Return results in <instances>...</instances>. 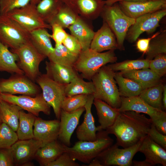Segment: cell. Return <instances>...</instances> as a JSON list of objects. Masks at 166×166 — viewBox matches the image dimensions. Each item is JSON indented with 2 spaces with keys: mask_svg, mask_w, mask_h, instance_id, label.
I'll return each instance as SVG.
<instances>
[{
  "mask_svg": "<svg viewBox=\"0 0 166 166\" xmlns=\"http://www.w3.org/2000/svg\"><path fill=\"white\" fill-rule=\"evenodd\" d=\"M138 152L144 155L145 160L152 166L157 164L166 166V150L154 141L148 135L144 138Z\"/></svg>",
  "mask_w": 166,
  "mask_h": 166,
  "instance_id": "cell-21",
  "label": "cell"
},
{
  "mask_svg": "<svg viewBox=\"0 0 166 166\" xmlns=\"http://www.w3.org/2000/svg\"><path fill=\"white\" fill-rule=\"evenodd\" d=\"M63 3L72 8V2L73 0H59Z\"/></svg>",
  "mask_w": 166,
  "mask_h": 166,
  "instance_id": "cell-55",
  "label": "cell"
},
{
  "mask_svg": "<svg viewBox=\"0 0 166 166\" xmlns=\"http://www.w3.org/2000/svg\"><path fill=\"white\" fill-rule=\"evenodd\" d=\"M32 0H0V15H5L12 10L23 7Z\"/></svg>",
  "mask_w": 166,
  "mask_h": 166,
  "instance_id": "cell-43",
  "label": "cell"
},
{
  "mask_svg": "<svg viewBox=\"0 0 166 166\" xmlns=\"http://www.w3.org/2000/svg\"><path fill=\"white\" fill-rule=\"evenodd\" d=\"M2 122V120H1V117H0V124Z\"/></svg>",
  "mask_w": 166,
  "mask_h": 166,
  "instance_id": "cell-57",
  "label": "cell"
},
{
  "mask_svg": "<svg viewBox=\"0 0 166 166\" xmlns=\"http://www.w3.org/2000/svg\"><path fill=\"white\" fill-rule=\"evenodd\" d=\"M147 135L154 141L166 150V135L159 132L152 123L148 131Z\"/></svg>",
  "mask_w": 166,
  "mask_h": 166,
  "instance_id": "cell-47",
  "label": "cell"
},
{
  "mask_svg": "<svg viewBox=\"0 0 166 166\" xmlns=\"http://www.w3.org/2000/svg\"><path fill=\"white\" fill-rule=\"evenodd\" d=\"M121 103L118 109L120 112L131 111L148 115L152 122L166 115L164 110L153 108L145 102L139 96L131 97H121Z\"/></svg>",
  "mask_w": 166,
  "mask_h": 166,
  "instance_id": "cell-16",
  "label": "cell"
},
{
  "mask_svg": "<svg viewBox=\"0 0 166 166\" xmlns=\"http://www.w3.org/2000/svg\"><path fill=\"white\" fill-rule=\"evenodd\" d=\"M114 78L121 97L138 96L143 90L142 86L132 80L124 77L120 72H115Z\"/></svg>",
  "mask_w": 166,
  "mask_h": 166,
  "instance_id": "cell-31",
  "label": "cell"
},
{
  "mask_svg": "<svg viewBox=\"0 0 166 166\" xmlns=\"http://www.w3.org/2000/svg\"><path fill=\"white\" fill-rule=\"evenodd\" d=\"M68 28L79 42L82 50L90 48L95 32L80 16Z\"/></svg>",
  "mask_w": 166,
  "mask_h": 166,
  "instance_id": "cell-28",
  "label": "cell"
},
{
  "mask_svg": "<svg viewBox=\"0 0 166 166\" xmlns=\"http://www.w3.org/2000/svg\"><path fill=\"white\" fill-rule=\"evenodd\" d=\"M36 117L30 113H26L23 109L20 111L19 123L16 131L18 140L34 138V125Z\"/></svg>",
  "mask_w": 166,
  "mask_h": 166,
  "instance_id": "cell-33",
  "label": "cell"
},
{
  "mask_svg": "<svg viewBox=\"0 0 166 166\" xmlns=\"http://www.w3.org/2000/svg\"><path fill=\"white\" fill-rule=\"evenodd\" d=\"M80 164L76 162L69 154L65 152L56 160L50 163L47 166H79Z\"/></svg>",
  "mask_w": 166,
  "mask_h": 166,
  "instance_id": "cell-45",
  "label": "cell"
},
{
  "mask_svg": "<svg viewBox=\"0 0 166 166\" xmlns=\"http://www.w3.org/2000/svg\"><path fill=\"white\" fill-rule=\"evenodd\" d=\"M30 40L37 50L47 57L53 51L50 40L51 35L46 29L39 28L29 32Z\"/></svg>",
  "mask_w": 166,
  "mask_h": 166,
  "instance_id": "cell-27",
  "label": "cell"
},
{
  "mask_svg": "<svg viewBox=\"0 0 166 166\" xmlns=\"http://www.w3.org/2000/svg\"><path fill=\"white\" fill-rule=\"evenodd\" d=\"M11 51L17 55V63L24 74L35 82L37 78L41 74L39 65L46 57L37 50L30 40Z\"/></svg>",
  "mask_w": 166,
  "mask_h": 166,
  "instance_id": "cell-6",
  "label": "cell"
},
{
  "mask_svg": "<svg viewBox=\"0 0 166 166\" xmlns=\"http://www.w3.org/2000/svg\"><path fill=\"white\" fill-rule=\"evenodd\" d=\"M8 48L0 41V72L24 74L16 63L18 60L17 55L10 51Z\"/></svg>",
  "mask_w": 166,
  "mask_h": 166,
  "instance_id": "cell-29",
  "label": "cell"
},
{
  "mask_svg": "<svg viewBox=\"0 0 166 166\" xmlns=\"http://www.w3.org/2000/svg\"><path fill=\"white\" fill-rule=\"evenodd\" d=\"M115 72L108 65L102 67L92 77L94 98L101 100L113 107L119 109L121 103L118 87L114 78Z\"/></svg>",
  "mask_w": 166,
  "mask_h": 166,
  "instance_id": "cell-2",
  "label": "cell"
},
{
  "mask_svg": "<svg viewBox=\"0 0 166 166\" xmlns=\"http://www.w3.org/2000/svg\"><path fill=\"white\" fill-rule=\"evenodd\" d=\"M152 124L144 115L128 111L120 112L113 124L105 130L114 135L119 146L127 148L137 143L147 135Z\"/></svg>",
  "mask_w": 166,
  "mask_h": 166,
  "instance_id": "cell-1",
  "label": "cell"
},
{
  "mask_svg": "<svg viewBox=\"0 0 166 166\" xmlns=\"http://www.w3.org/2000/svg\"><path fill=\"white\" fill-rule=\"evenodd\" d=\"M161 77L166 73V54L159 55L150 60L149 68Z\"/></svg>",
  "mask_w": 166,
  "mask_h": 166,
  "instance_id": "cell-42",
  "label": "cell"
},
{
  "mask_svg": "<svg viewBox=\"0 0 166 166\" xmlns=\"http://www.w3.org/2000/svg\"><path fill=\"white\" fill-rule=\"evenodd\" d=\"M51 26L52 31L51 38L55 42V45L62 44L68 34L62 27L57 24H53Z\"/></svg>",
  "mask_w": 166,
  "mask_h": 166,
  "instance_id": "cell-46",
  "label": "cell"
},
{
  "mask_svg": "<svg viewBox=\"0 0 166 166\" xmlns=\"http://www.w3.org/2000/svg\"><path fill=\"white\" fill-rule=\"evenodd\" d=\"M162 103L163 109L164 111L166 109V85H164L162 95Z\"/></svg>",
  "mask_w": 166,
  "mask_h": 166,
  "instance_id": "cell-53",
  "label": "cell"
},
{
  "mask_svg": "<svg viewBox=\"0 0 166 166\" xmlns=\"http://www.w3.org/2000/svg\"><path fill=\"white\" fill-rule=\"evenodd\" d=\"M88 166H102L100 161L96 158L89 164Z\"/></svg>",
  "mask_w": 166,
  "mask_h": 166,
  "instance_id": "cell-54",
  "label": "cell"
},
{
  "mask_svg": "<svg viewBox=\"0 0 166 166\" xmlns=\"http://www.w3.org/2000/svg\"><path fill=\"white\" fill-rule=\"evenodd\" d=\"M116 39L109 25L104 21L101 28L95 32L90 48L98 52L118 49Z\"/></svg>",
  "mask_w": 166,
  "mask_h": 166,
  "instance_id": "cell-20",
  "label": "cell"
},
{
  "mask_svg": "<svg viewBox=\"0 0 166 166\" xmlns=\"http://www.w3.org/2000/svg\"><path fill=\"white\" fill-rule=\"evenodd\" d=\"M147 0H105V5H110L121 1H124L130 2H140Z\"/></svg>",
  "mask_w": 166,
  "mask_h": 166,
  "instance_id": "cell-52",
  "label": "cell"
},
{
  "mask_svg": "<svg viewBox=\"0 0 166 166\" xmlns=\"http://www.w3.org/2000/svg\"><path fill=\"white\" fill-rule=\"evenodd\" d=\"M93 104L96 109L100 124L97 126L99 131L105 130L113 124L120 112L118 109L113 107L99 99L94 98Z\"/></svg>",
  "mask_w": 166,
  "mask_h": 166,
  "instance_id": "cell-23",
  "label": "cell"
},
{
  "mask_svg": "<svg viewBox=\"0 0 166 166\" xmlns=\"http://www.w3.org/2000/svg\"><path fill=\"white\" fill-rule=\"evenodd\" d=\"M105 5L103 0H73L72 8L78 15L93 19L101 13Z\"/></svg>",
  "mask_w": 166,
  "mask_h": 166,
  "instance_id": "cell-22",
  "label": "cell"
},
{
  "mask_svg": "<svg viewBox=\"0 0 166 166\" xmlns=\"http://www.w3.org/2000/svg\"><path fill=\"white\" fill-rule=\"evenodd\" d=\"M63 3L59 0H40L36 8L40 17L49 24Z\"/></svg>",
  "mask_w": 166,
  "mask_h": 166,
  "instance_id": "cell-37",
  "label": "cell"
},
{
  "mask_svg": "<svg viewBox=\"0 0 166 166\" xmlns=\"http://www.w3.org/2000/svg\"><path fill=\"white\" fill-rule=\"evenodd\" d=\"M97 132L96 139L94 141L79 140L71 147L64 145L65 152L75 160L89 164L113 144V140L109 136L105 130Z\"/></svg>",
  "mask_w": 166,
  "mask_h": 166,
  "instance_id": "cell-3",
  "label": "cell"
},
{
  "mask_svg": "<svg viewBox=\"0 0 166 166\" xmlns=\"http://www.w3.org/2000/svg\"><path fill=\"white\" fill-rule=\"evenodd\" d=\"M166 54V35L165 31L160 33L151 41L146 59L149 61L156 56Z\"/></svg>",
  "mask_w": 166,
  "mask_h": 166,
  "instance_id": "cell-38",
  "label": "cell"
},
{
  "mask_svg": "<svg viewBox=\"0 0 166 166\" xmlns=\"http://www.w3.org/2000/svg\"><path fill=\"white\" fill-rule=\"evenodd\" d=\"M39 86L24 74H13L7 79H0L1 93L35 96L41 93Z\"/></svg>",
  "mask_w": 166,
  "mask_h": 166,
  "instance_id": "cell-10",
  "label": "cell"
},
{
  "mask_svg": "<svg viewBox=\"0 0 166 166\" xmlns=\"http://www.w3.org/2000/svg\"><path fill=\"white\" fill-rule=\"evenodd\" d=\"M86 94H78L71 96H66L61 106V109L68 112H71L84 107L88 98Z\"/></svg>",
  "mask_w": 166,
  "mask_h": 166,
  "instance_id": "cell-40",
  "label": "cell"
},
{
  "mask_svg": "<svg viewBox=\"0 0 166 166\" xmlns=\"http://www.w3.org/2000/svg\"><path fill=\"white\" fill-rule=\"evenodd\" d=\"M1 100V93L0 92V100Z\"/></svg>",
  "mask_w": 166,
  "mask_h": 166,
  "instance_id": "cell-58",
  "label": "cell"
},
{
  "mask_svg": "<svg viewBox=\"0 0 166 166\" xmlns=\"http://www.w3.org/2000/svg\"><path fill=\"white\" fill-rule=\"evenodd\" d=\"M66 96H71L78 94H93L94 88L92 81H86L78 74L68 84L65 85Z\"/></svg>",
  "mask_w": 166,
  "mask_h": 166,
  "instance_id": "cell-32",
  "label": "cell"
},
{
  "mask_svg": "<svg viewBox=\"0 0 166 166\" xmlns=\"http://www.w3.org/2000/svg\"><path fill=\"white\" fill-rule=\"evenodd\" d=\"M160 33V32H157L150 38L139 39L136 44L137 49L143 54H146L148 50L151 40Z\"/></svg>",
  "mask_w": 166,
  "mask_h": 166,
  "instance_id": "cell-49",
  "label": "cell"
},
{
  "mask_svg": "<svg viewBox=\"0 0 166 166\" xmlns=\"http://www.w3.org/2000/svg\"><path fill=\"white\" fill-rule=\"evenodd\" d=\"M150 61L146 59L127 60L108 66L114 72L127 71L149 68Z\"/></svg>",
  "mask_w": 166,
  "mask_h": 166,
  "instance_id": "cell-39",
  "label": "cell"
},
{
  "mask_svg": "<svg viewBox=\"0 0 166 166\" xmlns=\"http://www.w3.org/2000/svg\"><path fill=\"white\" fill-rule=\"evenodd\" d=\"M104 19L115 34L118 49H124V43L128 31L135 22L136 19L126 15L117 2L105 5L101 13Z\"/></svg>",
  "mask_w": 166,
  "mask_h": 166,
  "instance_id": "cell-5",
  "label": "cell"
},
{
  "mask_svg": "<svg viewBox=\"0 0 166 166\" xmlns=\"http://www.w3.org/2000/svg\"><path fill=\"white\" fill-rule=\"evenodd\" d=\"M30 40L29 32L7 15H0V41L16 49Z\"/></svg>",
  "mask_w": 166,
  "mask_h": 166,
  "instance_id": "cell-7",
  "label": "cell"
},
{
  "mask_svg": "<svg viewBox=\"0 0 166 166\" xmlns=\"http://www.w3.org/2000/svg\"><path fill=\"white\" fill-rule=\"evenodd\" d=\"M36 5L30 2L23 7L12 10L6 15L29 32L39 28L51 29V26L40 16Z\"/></svg>",
  "mask_w": 166,
  "mask_h": 166,
  "instance_id": "cell-11",
  "label": "cell"
},
{
  "mask_svg": "<svg viewBox=\"0 0 166 166\" xmlns=\"http://www.w3.org/2000/svg\"><path fill=\"white\" fill-rule=\"evenodd\" d=\"M94 99L93 94L88 95L84 106L85 113L83 121L76 130L77 137L79 140L93 141L96 139V132L99 131V129L95 126L94 119L91 112Z\"/></svg>",
  "mask_w": 166,
  "mask_h": 166,
  "instance_id": "cell-19",
  "label": "cell"
},
{
  "mask_svg": "<svg viewBox=\"0 0 166 166\" xmlns=\"http://www.w3.org/2000/svg\"><path fill=\"white\" fill-rule=\"evenodd\" d=\"M144 139L127 148H120L116 143L101 152L97 157L102 166H132L133 158L138 152Z\"/></svg>",
  "mask_w": 166,
  "mask_h": 166,
  "instance_id": "cell-9",
  "label": "cell"
},
{
  "mask_svg": "<svg viewBox=\"0 0 166 166\" xmlns=\"http://www.w3.org/2000/svg\"><path fill=\"white\" fill-rule=\"evenodd\" d=\"M16 132L6 124H0V149L10 148L18 140Z\"/></svg>",
  "mask_w": 166,
  "mask_h": 166,
  "instance_id": "cell-41",
  "label": "cell"
},
{
  "mask_svg": "<svg viewBox=\"0 0 166 166\" xmlns=\"http://www.w3.org/2000/svg\"><path fill=\"white\" fill-rule=\"evenodd\" d=\"M132 165L134 166H152L151 164L145 160L142 161L132 160Z\"/></svg>",
  "mask_w": 166,
  "mask_h": 166,
  "instance_id": "cell-51",
  "label": "cell"
},
{
  "mask_svg": "<svg viewBox=\"0 0 166 166\" xmlns=\"http://www.w3.org/2000/svg\"><path fill=\"white\" fill-rule=\"evenodd\" d=\"M14 165L10 148L0 149V166H13Z\"/></svg>",
  "mask_w": 166,
  "mask_h": 166,
  "instance_id": "cell-48",
  "label": "cell"
},
{
  "mask_svg": "<svg viewBox=\"0 0 166 166\" xmlns=\"http://www.w3.org/2000/svg\"></svg>",
  "mask_w": 166,
  "mask_h": 166,
  "instance_id": "cell-59",
  "label": "cell"
},
{
  "mask_svg": "<svg viewBox=\"0 0 166 166\" xmlns=\"http://www.w3.org/2000/svg\"><path fill=\"white\" fill-rule=\"evenodd\" d=\"M119 6L127 16L136 18L142 15L165 9L166 1L148 0L140 2L121 1Z\"/></svg>",
  "mask_w": 166,
  "mask_h": 166,
  "instance_id": "cell-14",
  "label": "cell"
},
{
  "mask_svg": "<svg viewBox=\"0 0 166 166\" xmlns=\"http://www.w3.org/2000/svg\"><path fill=\"white\" fill-rule=\"evenodd\" d=\"M79 17V15L72 9L63 3L49 24L51 26L53 24H57L63 28H68Z\"/></svg>",
  "mask_w": 166,
  "mask_h": 166,
  "instance_id": "cell-35",
  "label": "cell"
},
{
  "mask_svg": "<svg viewBox=\"0 0 166 166\" xmlns=\"http://www.w3.org/2000/svg\"><path fill=\"white\" fill-rule=\"evenodd\" d=\"M40 0H32L31 2L36 5Z\"/></svg>",
  "mask_w": 166,
  "mask_h": 166,
  "instance_id": "cell-56",
  "label": "cell"
},
{
  "mask_svg": "<svg viewBox=\"0 0 166 166\" xmlns=\"http://www.w3.org/2000/svg\"><path fill=\"white\" fill-rule=\"evenodd\" d=\"M152 123L159 132L166 135V115L152 122Z\"/></svg>",
  "mask_w": 166,
  "mask_h": 166,
  "instance_id": "cell-50",
  "label": "cell"
},
{
  "mask_svg": "<svg viewBox=\"0 0 166 166\" xmlns=\"http://www.w3.org/2000/svg\"><path fill=\"white\" fill-rule=\"evenodd\" d=\"M60 122L59 120H45L36 117L34 125V138L45 144L58 138Z\"/></svg>",
  "mask_w": 166,
  "mask_h": 166,
  "instance_id": "cell-18",
  "label": "cell"
},
{
  "mask_svg": "<svg viewBox=\"0 0 166 166\" xmlns=\"http://www.w3.org/2000/svg\"><path fill=\"white\" fill-rule=\"evenodd\" d=\"M164 85L160 82L143 89L139 96L151 106L163 110L162 99Z\"/></svg>",
  "mask_w": 166,
  "mask_h": 166,
  "instance_id": "cell-36",
  "label": "cell"
},
{
  "mask_svg": "<svg viewBox=\"0 0 166 166\" xmlns=\"http://www.w3.org/2000/svg\"><path fill=\"white\" fill-rule=\"evenodd\" d=\"M166 15V9L147 14L136 18L135 22L128 29L126 37L131 42L136 41L143 33H153L159 26L161 19Z\"/></svg>",
  "mask_w": 166,
  "mask_h": 166,
  "instance_id": "cell-13",
  "label": "cell"
},
{
  "mask_svg": "<svg viewBox=\"0 0 166 166\" xmlns=\"http://www.w3.org/2000/svg\"><path fill=\"white\" fill-rule=\"evenodd\" d=\"M35 82L40 87L45 100L53 108L56 117L59 120L62 103L66 97L65 85L54 81L46 74L41 73Z\"/></svg>",
  "mask_w": 166,
  "mask_h": 166,
  "instance_id": "cell-8",
  "label": "cell"
},
{
  "mask_svg": "<svg viewBox=\"0 0 166 166\" xmlns=\"http://www.w3.org/2000/svg\"><path fill=\"white\" fill-rule=\"evenodd\" d=\"M1 99L17 105L36 117L41 112L47 115L50 114L51 107L45 100L42 93L35 96L1 93Z\"/></svg>",
  "mask_w": 166,
  "mask_h": 166,
  "instance_id": "cell-12",
  "label": "cell"
},
{
  "mask_svg": "<svg viewBox=\"0 0 166 166\" xmlns=\"http://www.w3.org/2000/svg\"><path fill=\"white\" fill-rule=\"evenodd\" d=\"M42 144L35 138L18 140L10 148L14 164H24L34 157Z\"/></svg>",
  "mask_w": 166,
  "mask_h": 166,
  "instance_id": "cell-17",
  "label": "cell"
},
{
  "mask_svg": "<svg viewBox=\"0 0 166 166\" xmlns=\"http://www.w3.org/2000/svg\"><path fill=\"white\" fill-rule=\"evenodd\" d=\"M65 152L64 144L55 140L41 147L34 157L42 166H47Z\"/></svg>",
  "mask_w": 166,
  "mask_h": 166,
  "instance_id": "cell-26",
  "label": "cell"
},
{
  "mask_svg": "<svg viewBox=\"0 0 166 166\" xmlns=\"http://www.w3.org/2000/svg\"><path fill=\"white\" fill-rule=\"evenodd\" d=\"M78 56L70 52L61 44L55 45L53 51L47 57L49 61L73 67Z\"/></svg>",
  "mask_w": 166,
  "mask_h": 166,
  "instance_id": "cell-34",
  "label": "cell"
},
{
  "mask_svg": "<svg viewBox=\"0 0 166 166\" xmlns=\"http://www.w3.org/2000/svg\"><path fill=\"white\" fill-rule=\"evenodd\" d=\"M62 44L70 52L79 55L82 51L81 46L77 39L72 34H68Z\"/></svg>",
  "mask_w": 166,
  "mask_h": 166,
  "instance_id": "cell-44",
  "label": "cell"
},
{
  "mask_svg": "<svg viewBox=\"0 0 166 166\" xmlns=\"http://www.w3.org/2000/svg\"><path fill=\"white\" fill-rule=\"evenodd\" d=\"M124 77L140 84L143 89L161 82V78L149 68L120 72Z\"/></svg>",
  "mask_w": 166,
  "mask_h": 166,
  "instance_id": "cell-25",
  "label": "cell"
},
{
  "mask_svg": "<svg viewBox=\"0 0 166 166\" xmlns=\"http://www.w3.org/2000/svg\"><path fill=\"white\" fill-rule=\"evenodd\" d=\"M22 109L18 106L1 99L0 115L2 122L16 131L19 123L20 111Z\"/></svg>",
  "mask_w": 166,
  "mask_h": 166,
  "instance_id": "cell-30",
  "label": "cell"
},
{
  "mask_svg": "<svg viewBox=\"0 0 166 166\" xmlns=\"http://www.w3.org/2000/svg\"><path fill=\"white\" fill-rule=\"evenodd\" d=\"M114 50L104 53L95 51L90 48L82 50L79 55L73 68L81 73L83 78L91 80L93 76L103 66L116 62L117 57Z\"/></svg>",
  "mask_w": 166,
  "mask_h": 166,
  "instance_id": "cell-4",
  "label": "cell"
},
{
  "mask_svg": "<svg viewBox=\"0 0 166 166\" xmlns=\"http://www.w3.org/2000/svg\"><path fill=\"white\" fill-rule=\"evenodd\" d=\"M85 111L84 107L71 112L61 110L58 138L64 145L69 147L71 136L78 125L80 118Z\"/></svg>",
  "mask_w": 166,
  "mask_h": 166,
  "instance_id": "cell-15",
  "label": "cell"
},
{
  "mask_svg": "<svg viewBox=\"0 0 166 166\" xmlns=\"http://www.w3.org/2000/svg\"><path fill=\"white\" fill-rule=\"evenodd\" d=\"M46 74L54 81L66 85L78 74L73 67L64 65L50 61L45 62Z\"/></svg>",
  "mask_w": 166,
  "mask_h": 166,
  "instance_id": "cell-24",
  "label": "cell"
}]
</instances>
